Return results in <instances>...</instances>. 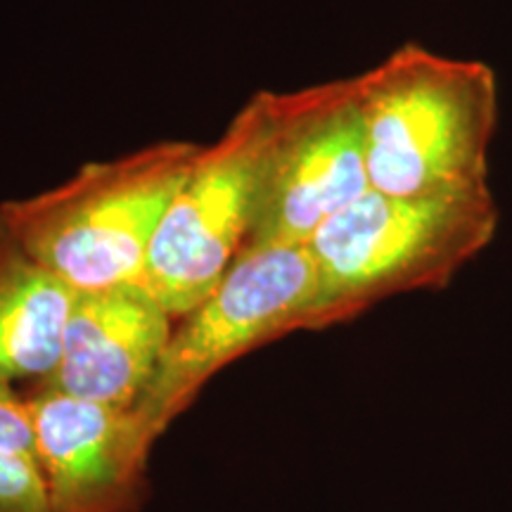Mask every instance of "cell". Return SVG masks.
<instances>
[{"label":"cell","instance_id":"obj_1","mask_svg":"<svg viewBox=\"0 0 512 512\" xmlns=\"http://www.w3.org/2000/svg\"><path fill=\"white\" fill-rule=\"evenodd\" d=\"M370 190L394 197L489 190L496 76L406 43L356 76Z\"/></svg>","mask_w":512,"mask_h":512},{"label":"cell","instance_id":"obj_2","mask_svg":"<svg viewBox=\"0 0 512 512\" xmlns=\"http://www.w3.org/2000/svg\"><path fill=\"white\" fill-rule=\"evenodd\" d=\"M200 147L159 140L83 164L55 188L0 204V221L74 290L143 283L159 221Z\"/></svg>","mask_w":512,"mask_h":512},{"label":"cell","instance_id":"obj_3","mask_svg":"<svg viewBox=\"0 0 512 512\" xmlns=\"http://www.w3.org/2000/svg\"><path fill=\"white\" fill-rule=\"evenodd\" d=\"M489 190L394 197L368 190L313 235L318 302L311 330L347 323L396 294L439 290L491 245Z\"/></svg>","mask_w":512,"mask_h":512},{"label":"cell","instance_id":"obj_4","mask_svg":"<svg viewBox=\"0 0 512 512\" xmlns=\"http://www.w3.org/2000/svg\"><path fill=\"white\" fill-rule=\"evenodd\" d=\"M316 302L318 266L309 245L242 249L221 283L176 325L155 377L131 408L147 446L230 363L311 330Z\"/></svg>","mask_w":512,"mask_h":512},{"label":"cell","instance_id":"obj_5","mask_svg":"<svg viewBox=\"0 0 512 512\" xmlns=\"http://www.w3.org/2000/svg\"><path fill=\"white\" fill-rule=\"evenodd\" d=\"M273 91H256L226 131L202 145L159 221L143 285L174 318L195 309L238 259L275 119Z\"/></svg>","mask_w":512,"mask_h":512},{"label":"cell","instance_id":"obj_6","mask_svg":"<svg viewBox=\"0 0 512 512\" xmlns=\"http://www.w3.org/2000/svg\"><path fill=\"white\" fill-rule=\"evenodd\" d=\"M368 190L356 76L278 93L245 247L309 245Z\"/></svg>","mask_w":512,"mask_h":512},{"label":"cell","instance_id":"obj_7","mask_svg":"<svg viewBox=\"0 0 512 512\" xmlns=\"http://www.w3.org/2000/svg\"><path fill=\"white\" fill-rule=\"evenodd\" d=\"M48 512H133L152 448L131 408L69 396L48 382L29 394Z\"/></svg>","mask_w":512,"mask_h":512},{"label":"cell","instance_id":"obj_8","mask_svg":"<svg viewBox=\"0 0 512 512\" xmlns=\"http://www.w3.org/2000/svg\"><path fill=\"white\" fill-rule=\"evenodd\" d=\"M174 320L143 283L76 290L46 382L76 399L133 408L162 363Z\"/></svg>","mask_w":512,"mask_h":512},{"label":"cell","instance_id":"obj_9","mask_svg":"<svg viewBox=\"0 0 512 512\" xmlns=\"http://www.w3.org/2000/svg\"><path fill=\"white\" fill-rule=\"evenodd\" d=\"M74 294L0 221V377L38 384L55 373Z\"/></svg>","mask_w":512,"mask_h":512},{"label":"cell","instance_id":"obj_10","mask_svg":"<svg viewBox=\"0 0 512 512\" xmlns=\"http://www.w3.org/2000/svg\"><path fill=\"white\" fill-rule=\"evenodd\" d=\"M0 512H48L46 484L36 463L0 448Z\"/></svg>","mask_w":512,"mask_h":512},{"label":"cell","instance_id":"obj_11","mask_svg":"<svg viewBox=\"0 0 512 512\" xmlns=\"http://www.w3.org/2000/svg\"><path fill=\"white\" fill-rule=\"evenodd\" d=\"M0 448L38 465L36 420L31 399L19 394L15 382L5 377H0Z\"/></svg>","mask_w":512,"mask_h":512}]
</instances>
